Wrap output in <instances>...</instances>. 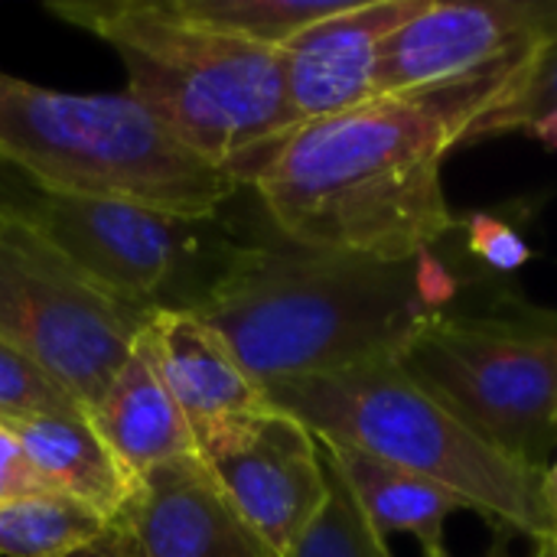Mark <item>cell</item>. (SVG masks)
Here are the masks:
<instances>
[{"mask_svg": "<svg viewBox=\"0 0 557 557\" xmlns=\"http://www.w3.org/2000/svg\"><path fill=\"white\" fill-rule=\"evenodd\" d=\"M134 346L153 366L189 424L196 454L228 428L271 408L261 385L199 313L157 310Z\"/></svg>", "mask_w": 557, "mask_h": 557, "instance_id": "4fadbf2b", "label": "cell"}, {"mask_svg": "<svg viewBox=\"0 0 557 557\" xmlns=\"http://www.w3.org/2000/svg\"><path fill=\"white\" fill-rule=\"evenodd\" d=\"M261 392L271 408L304 424L320 444L352 447L424 476L535 542L557 539L542 470L483 441L424 395L398 362L277 379Z\"/></svg>", "mask_w": 557, "mask_h": 557, "instance_id": "277c9868", "label": "cell"}, {"mask_svg": "<svg viewBox=\"0 0 557 557\" xmlns=\"http://www.w3.org/2000/svg\"><path fill=\"white\" fill-rule=\"evenodd\" d=\"M46 10L108 42L124 95L215 166L232 170L300 127L274 46L202 26L173 0H55Z\"/></svg>", "mask_w": 557, "mask_h": 557, "instance_id": "3957f363", "label": "cell"}, {"mask_svg": "<svg viewBox=\"0 0 557 557\" xmlns=\"http://www.w3.org/2000/svg\"><path fill=\"white\" fill-rule=\"evenodd\" d=\"M20 219L98 290L147 317L199 313L255 248L222 212L186 215L134 199L39 189Z\"/></svg>", "mask_w": 557, "mask_h": 557, "instance_id": "8992f818", "label": "cell"}, {"mask_svg": "<svg viewBox=\"0 0 557 557\" xmlns=\"http://www.w3.org/2000/svg\"><path fill=\"white\" fill-rule=\"evenodd\" d=\"M320 447L333 460V467L343 473L366 519L375 525L382 539L411 535L418 539L424 557H450L444 545V525L450 512L470 509L460 496H454L450 490L424 476L382 463L362 450L339 447V444H320Z\"/></svg>", "mask_w": 557, "mask_h": 557, "instance_id": "9a60e30c", "label": "cell"}, {"mask_svg": "<svg viewBox=\"0 0 557 557\" xmlns=\"http://www.w3.org/2000/svg\"><path fill=\"white\" fill-rule=\"evenodd\" d=\"M467 242L470 251L496 271H519L525 261H532V248L522 242V235L493 215H473L467 222Z\"/></svg>", "mask_w": 557, "mask_h": 557, "instance_id": "7402d4cb", "label": "cell"}, {"mask_svg": "<svg viewBox=\"0 0 557 557\" xmlns=\"http://www.w3.org/2000/svg\"><path fill=\"white\" fill-rule=\"evenodd\" d=\"M117 519L131 525L147 557H277L199 454L137 476Z\"/></svg>", "mask_w": 557, "mask_h": 557, "instance_id": "7c38bea8", "label": "cell"}, {"mask_svg": "<svg viewBox=\"0 0 557 557\" xmlns=\"http://www.w3.org/2000/svg\"><path fill=\"white\" fill-rule=\"evenodd\" d=\"M0 428L16 437L39 476L55 493L78 499L108 522L121 516L131 496V476L117 467L85 414L0 421Z\"/></svg>", "mask_w": 557, "mask_h": 557, "instance_id": "2e32d148", "label": "cell"}, {"mask_svg": "<svg viewBox=\"0 0 557 557\" xmlns=\"http://www.w3.org/2000/svg\"><path fill=\"white\" fill-rule=\"evenodd\" d=\"M85 418L131 483L166 460L196 454L189 424L137 346Z\"/></svg>", "mask_w": 557, "mask_h": 557, "instance_id": "5bb4252c", "label": "cell"}, {"mask_svg": "<svg viewBox=\"0 0 557 557\" xmlns=\"http://www.w3.org/2000/svg\"><path fill=\"white\" fill-rule=\"evenodd\" d=\"M49 493L55 490L39 476V470L33 467L26 450L16 444V437L0 428V506L16 503V499L49 496Z\"/></svg>", "mask_w": 557, "mask_h": 557, "instance_id": "603a6c76", "label": "cell"}, {"mask_svg": "<svg viewBox=\"0 0 557 557\" xmlns=\"http://www.w3.org/2000/svg\"><path fill=\"white\" fill-rule=\"evenodd\" d=\"M0 160L36 189L222 212L245 180L186 150L134 98L72 95L0 72Z\"/></svg>", "mask_w": 557, "mask_h": 557, "instance_id": "5b68a950", "label": "cell"}, {"mask_svg": "<svg viewBox=\"0 0 557 557\" xmlns=\"http://www.w3.org/2000/svg\"><path fill=\"white\" fill-rule=\"evenodd\" d=\"M555 431H557V414H555Z\"/></svg>", "mask_w": 557, "mask_h": 557, "instance_id": "f1b7e54d", "label": "cell"}, {"mask_svg": "<svg viewBox=\"0 0 557 557\" xmlns=\"http://www.w3.org/2000/svg\"><path fill=\"white\" fill-rule=\"evenodd\" d=\"M542 493H545L548 512H552V519H555L557 525V460L552 467H545V473H542Z\"/></svg>", "mask_w": 557, "mask_h": 557, "instance_id": "484cf974", "label": "cell"}, {"mask_svg": "<svg viewBox=\"0 0 557 557\" xmlns=\"http://www.w3.org/2000/svg\"><path fill=\"white\" fill-rule=\"evenodd\" d=\"M108 519L72 496L49 493L0 506V557H69Z\"/></svg>", "mask_w": 557, "mask_h": 557, "instance_id": "e0dca14e", "label": "cell"}, {"mask_svg": "<svg viewBox=\"0 0 557 557\" xmlns=\"http://www.w3.org/2000/svg\"><path fill=\"white\" fill-rule=\"evenodd\" d=\"M535 137H542L552 150H557V114H548V117H542V121H535L532 127H529Z\"/></svg>", "mask_w": 557, "mask_h": 557, "instance_id": "4316f807", "label": "cell"}, {"mask_svg": "<svg viewBox=\"0 0 557 557\" xmlns=\"http://www.w3.org/2000/svg\"><path fill=\"white\" fill-rule=\"evenodd\" d=\"M450 284L428 255L385 264L362 255L255 242L199 317L258 382L398 362L441 317Z\"/></svg>", "mask_w": 557, "mask_h": 557, "instance_id": "7a4b0ae2", "label": "cell"}, {"mask_svg": "<svg viewBox=\"0 0 557 557\" xmlns=\"http://www.w3.org/2000/svg\"><path fill=\"white\" fill-rule=\"evenodd\" d=\"M398 366L483 441L545 473L557 437V330L441 313Z\"/></svg>", "mask_w": 557, "mask_h": 557, "instance_id": "52a82bcc", "label": "cell"}, {"mask_svg": "<svg viewBox=\"0 0 557 557\" xmlns=\"http://www.w3.org/2000/svg\"><path fill=\"white\" fill-rule=\"evenodd\" d=\"M557 114V36L539 46L516 85L512 95H506L486 117H480L463 144H480L496 134L529 131L535 121Z\"/></svg>", "mask_w": 557, "mask_h": 557, "instance_id": "ffe728a7", "label": "cell"}, {"mask_svg": "<svg viewBox=\"0 0 557 557\" xmlns=\"http://www.w3.org/2000/svg\"><path fill=\"white\" fill-rule=\"evenodd\" d=\"M431 0H352L281 46L297 124L352 111L375 98L379 42Z\"/></svg>", "mask_w": 557, "mask_h": 557, "instance_id": "8fae6325", "label": "cell"}, {"mask_svg": "<svg viewBox=\"0 0 557 557\" xmlns=\"http://www.w3.org/2000/svg\"><path fill=\"white\" fill-rule=\"evenodd\" d=\"M557 36V0H431L375 55V98L473 75Z\"/></svg>", "mask_w": 557, "mask_h": 557, "instance_id": "9c48e42d", "label": "cell"}, {"mask_svg": "<svg viewBox=\"0 0 557 557\" xmlns=\"http://www.w3.org/2000/svg\"><path fill=\"white\" fill-rule=\"evenodd\" d=\"M535 557H557V539H545V542H535Z\"/></svg>", "mask_w": 557, "mask_h": 557, "instance_id": "83f0119b", "label": "cell"}, {"mask_svg": "<svg viewBox=\"0 0 557 557\" xmlns=\"http://www.w3.org/2000/svg\"><path fill=\"white\" fill-rule=\"evenodd\" d=\"M189 20L281 49L290 36L326 20L352 0H173Z\"/></svg>", "mask_w": 557, "mask_h": 557, "instance_id": "ac0fdd59", "label": "cell"}, {"mask_svg": "<svg viewBox=\"0 0 557 557\" xmlns=\"http://www.w3.org/2000/svg\"><path fill=\"white\" fill-rule=\"evenodd\" d=\"M36 193L39 189L20 170H13L10 163L0 160V219L3 215H20L36 199Z\"/></svg>", "mask_w": 557, "mask_h": 557, "instance_id": "d4e9b609", "label": "cell"}, {"mask_svg": "<svg viewBox=\"0 0 557 557\" xmlns=\"http://www.w3.org/2000/svg\"><path fill=\"white\" fill-rule=\"evenodd\" d=\"M69 557H147V552L124 519H111L91 542H85Z\"/></svg>", "mask_w": 557, "mask_h": 557, "instance_id": "cb8c5ba5", "label": "cell"}, {"mask_svg": "<svg viewBox=\"0 0 557 557\" xmlns=\"http://www.w3.org/2000/svg\"><path fill=\"white\" fill-rule=\"evenodd\" d=\"M532 52L310 121L255 157L248 186L294 245L414 261L460 225L441 186L447 150L516 91Z\"/></svg>", "mask_w": 557, "mask_h": 557, "instance_id": "6da1fadb", "label": "cell"}, {"mask_svg": "<svg viewBox=\"0 0 557 557\" xmlns=\"http://www.w3.org/2000/svg\"><path fill=\"white\" fill-rule=\"evenodd\" d=\"M199 457L277 557H287L326 503L320 441L277 408L228 428Z\"/></svg>", "mask_w": 557, "mask_h": 557, "instance_id": "30bf717a", "label": "cell"}, {"mask_svg": "<svg viewBox=\"0 0 557 557\" xmlns=\"http://www.w3.org/2000/svg\"><path fill=\"white\" fill-rule=\"evenodd\" d=\"M85 408L39 366L0 343V421L82 418Z\"/></svg>", "mask_w": 557, "mask_h": 557, "instance_id": "44dd1931", "label": "cell"}, {"mask_svg": "<svg viewBox=\"0 0 557 557\" xmlns=\"http://www.w3.org/2000/svg\"><path fill=\"white\" fill-rule=\"evenodd\" d=\"M490 557H499V555H490Z\"/></svg>", "mask_w": 557, "mask_h": 557, "instance_id": "f546056e", "label": "cell"}, {"mask_svg": "<svg viewBox=\"0 0 557 557\" xmlns=\"http://www.w3.org/2000/svg\"><path fill=\"white\" fill-rule=\"evenodd\" d=\"M46 245L20 215L0 219V343L55 379L88 414L147 326Z\"/></svg>", "mask_w": 557, "mask_h": 557, "instance_id": "ba28073f", "label": "cell"}, {"mask_svg": "<svg viewBox=\"0 0 557 557\" xmlns=\"http://www.w3.org/2000/svg\"><path fill=\"white\" fill-rule=\"evenodd\" d=\"M323 450V447H320ZM326 467V503L297 539L287 557H392L385 539L366 519L359 499L352 496L343 473L323 454Z\"/></svg>", "mask_w": 557, "mask_h": 557, "instance_id": "d6986e66", "label": "cell"}]
</instances>
